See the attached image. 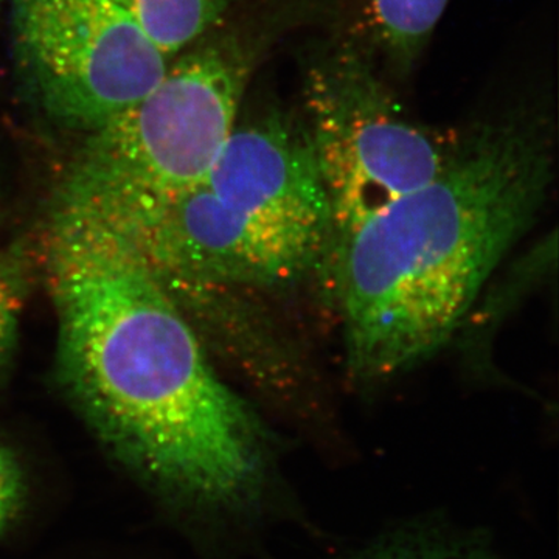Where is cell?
Instances as JSON below:
<instances>
[{"mask_svg":"<svg viewBox=\"0 0 559 559\" xmlns=\"http://www.w3.org/2000/svg\"><path fill=\"white\" fill-rule=\"evenodd\" d=\"M24 307V278L14 260L0 257V369L13 353Z\"/></svg>","mask_w":559,"mask_h":559,"instance_id":"8fae6325","label":"cell"},{"mask_svg":"<svg viewBox=\"0 0 559 559\" xmlns=\"http://www.w3.org/2000/svg\"><path fill=\"white\" fill-rule=\"evenodd\" d=\"M21 473L9 451L0 448V527L13 516L21 499Z\"/></svg>","mask_w":559,"mask_h":559,"instance_id":"7c38bea8","label":"cell"},{"mask_svg":"<svg viewBox=\"0 0 559 559\" xmlns=\"http://www.w3.org/2000/svg\"><path fill=\"white\" fill-rule=\"evenodd\" d=\"M0 2H2V0H0Z\"/></svg>","mask_w":559,"mask_h":559,"instance_id":"4fadbf2b","label":"cell"},{"mask_svg":"<svg viewBox=\"0 0 559 559\" xmlns=\"http://www.w3.org/2000/svg\"><path fill=\"white\" fill-rule=\"evenodd\" d=\"M304 100L334 241L430 182L454 150L455 140L407 119L370 66L347 47L311 58Z\"/></svg>","mask_w":559,"mask_h":559,"instance_id":"277c9868","label":"cell"},{"mask_svg":"<svg viewBox=\"0 0 559 559\" xmlns=\"http://www.w3.org/2000/svg\"><path fill=\"white\" fill-rule=\"evenodd\" d=\"M547 124L518 112L455 140L443 170L337 241L349 373L389 380L444 344L551 182Z\"/></svg>","mask_w":559,"mask_h":559,"instance_id":"7a4b0ae2","label":"cell"},{"mask_svg":"<svg viewBox=\"0 0 559 559\" xmlns=\"http://www.w3.org/2000/svg\"><path fill=\"white\" fill-rule=\"evenodd\" d=\"M61 207L86 213L117 231L162 282L285 285L323 255L231 209L205 182L162 197Z\"/></svg>","mask_w":559,"mask_h":559,"instance_id":"8992f818","label":"cell"},{"mask_svg":"<svg viewBox=\"0 0 559 559\" xmlns=\"http://www.w3.org/2000/svg\"><path fill=\"white\" fill-rule=\"evenodd\" d=\"M329 559H503L492 540L448 518L425 514L390 525Z\"/></svg>","mask_w":559,"mask_h":559,"instance_id":"ba28073f","label":"cell"},{"mask_svg":"<svg viewBox=\"0 0 559 559\" xmlns=\"http://www.w3.org/2000/svg\"><path fill=\"white\" fill-rule=\"evenodd\" d=\"M167 57L190 49L230 9L234 0H112Z\"/></svg>","mask_w":559,"mask_h":559,"instance_id":"9c48e42d","label":"cell"},{"mask_svg":"<svg viewBox=\"0 0 559 559\" xmlns=\"http://www.w3.org/2000/svg\"><path fill=\"white\" fill-rule=\"evenodd\" d=\"M47 261L58 374L98 436L205 502L308 525L263 426L219 380L138 250L100 221L57 205Z\"/></svg>","mask_w":559,"mask_h":559,"instance_id":"6da1fadb","label":"cell"},{"mask_svg":"<svg viewBox=\"0 0 559 559\" xmlns=\"http://www.w3.org/2000/svg\"><path fill=\"white\" fill-rule=\"evenodd\" d=\"M450 0H367L371 27L393 61L409 68L425 49Z\"/></svg>","mask_w":559,"mask_h":559,"instance_id":"30bf717a","label":"cell"},{"mask_svg":"<svg viewBox=\"0 0 559 559\" xmlns=\"http://www.w3.org/2000/svg\"><path fill=\"white\" fill-rule=\"evenodd\" d=\"M261 50L238 35L194 44L153 90L86 132L58 204L162 197L204 183L237 123Z\"/></svg>","mask_w":559,"mask_h":559,"instance_id":"3957f363","label":"cell"},{"mask_svg":"<svg viewBox=\"0 0 559 559\" xmlns=\"http://www.w3.org/2000/svg\"><path fill=\"white\" fill-rule=\"evenodd\" d=\"M205 183L261 226L325 252L333 221L307 124L270 108L234 128Z\"/></svg>","mask_w":559,"mask_h":559,"instance_id":"52a82bcc","label":"cell"},{"mask_svg":"<svg viewBox=\"0 0 559 559\" xmlns=\"http://www.w3.org/2000/svg\"><path fill=\"white\" fill-rule=\"evenodd\" d=\"M14 57L38 108L90 132L153 90L170 60L112 0H10Z\"/></svg>","mask_w":559,"mask_h":559,"instance_id":"5b68a950","label":"cell"}]
</instances>
